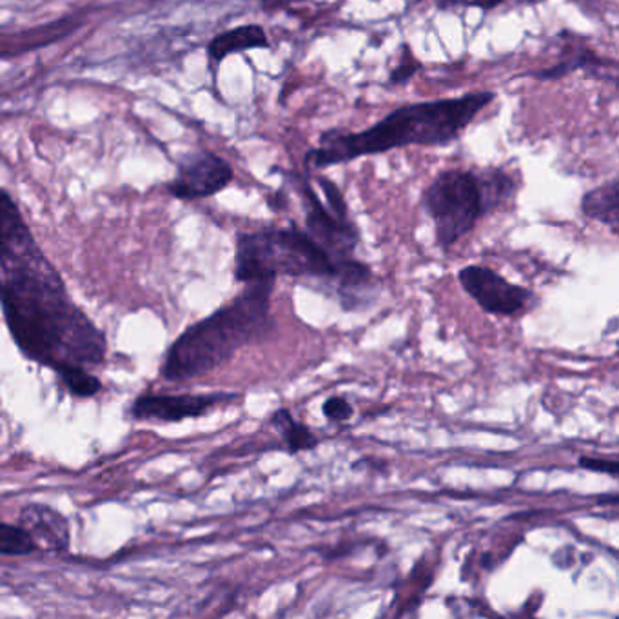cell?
<instances>
[{
    "instance_id": "obj_10",
    "label": "cell",
    "mask_w": 619,
    "mask_h": 619,
    "mask_svg": "<svg viewBox=\"0 0 619 619\" xmlns=\"http://www.w3.org/2000/svg\"><path fill=\"white\" fill-rule=\"evenodd\" d=\"M32 233L22 218L21 211L4 190H0V279L13 266L37 252Z\"/></svg>"
},
{
    "instance_id": "obj_21",
    "label": "cell",
    "mask_w": 619,
    "mask_h": 619,
    "mask_svg": "<svg viewBox=\"0 0 619 619\" xmlns=\"http://www.w3.org/2000/svg\"><path fill=\"white\" fill-rule=\"evenodd\" d=\"M420 68L418 63H413L407 66V64H402L398 69H394L393 77H391V82L393 85H399V82H407V80L416 74V69Z\"/></svg>"
},
{
    "instance_id": "obj_15",
    "label": "cell",
    "mask_w": 619,
    "mask_h": 619,
    "mask_svg": "<svg viewBox=\"0 0 619 619\" xmlns=\"http://www.w3.org/2000/svg\"><path fill=\"white\" fill-rule=\"evenodd\" d=\"M476 175L480 190H482L485 213L496 210L504 204L505 200H509L515 194V180L510 179L509 175L504 173V171L487 169V171Z\"/></svg>"
},
{
    "instance_id": "obj_2",
    "label": "cell",
    "mask_w": 619,
    "mask_h": 619,
    "mask_svg": "<svg viewBox=\"0 0 619 619\" xmlns=\"http://www.w3.org/2000/svg\"><path fill=\"white\" fill-rule=\"evenodd\" d=\"M493 99V93L480 91L458 99L404 105L363 132L326 133L320 146L307 155L305 162L320 169L396 147L447 146L462 135Z\"/></svg>"
},
{
    "instance_id": "obj_3",
    "label": "cell",
    "mask_w": 619,
    "mask_h": 619,
    "mask_svg": "<svg viewBox=\"0 0 619 619\" xmlns=\"http://www.w3.org/2000/svg\"><path fill=\"white\" fill-rule=\"evenodd\" d=\"M247 285L249 288L232 304L190 327L175 341L164 363V379L180 382L207 374L233 358L238 349L269 331V299L274 282Z\"/></svg>"
},
{
    "instance_id": "obj_6",
    "label": "cell",
    "mask_w": 619,
    "mask_h": 619,
    "mask_svg": "<svg viewBox=\"0 0 619 619\" xmlns=\"http://www.w3.org/2000/svg\"><path fill=\"white\" fill-rule=\"evenodd\" d=\"M463 291L488 315L515 316L527 307L530 293L483 266H468L458 274Z\"/></svg>"
},
{
    "instance_id": "obj_8",
    "label": "cell",
    "mask_w": 619,
    "mask_h": 619,
    "mask_svg": "<svg viewBox=\"0 0 619 619\" xmlns=\"http://www.w3.org/2000/svg\"><path fill=\"white\" fill-rule=\"evenodd\" d=\"M233 180V169L213 153L200 151L180 164L169 193L182 200L205 199L224 190Z\"/></svg>"
},
{
    "instance_id": "obj_5",
    "label": "cell",
    "mask_w": 619,
    "mask_h": 619,
    "mask_svg": "<svg viewBox=\"0 0 619 619\" xmlns=\"http://www.w3.org/2000/svg\"><path fill=\"white\" fill-rule=\"evenodd\" d=\"M424 205L435 221L436 238L441 247H451L473 232L485 213L477 175L446 171L438 175L424 194Z\"/></svg>"
},
{
    "instance_id": "obj_9",
    "label": "cell",
    "mask_w": 619,
    "mask_h": 619,
    "mask_svg": "<svg viewBox=\"0 0 619 619\" xmlns=\"http://www.w3.org/2000/svg\"><path fill=\"white\" fill-rule=\"evenodd\" d=\"M235 398V394H146L133 405V415L140 420L180 421L199 418L215 405Z\"/></svg>"
},
{
    "instance_id": "obj_16",
    "label": "cell",
    "mask_w": 619,
    "mask_h": 619,
    "mask_svg": "<svg viewBox=\"0 0 619 619\" xmlns=\"http://www.w3.org/2000/svg\"><path fill=\"white\" fill-rule=\"evenodd\" d=\"M57 373L64 383L68 385L71 393L77 394L80 398H90V396H95L102 389V383L99 379L91 376L90 373H86L82 365H77V363H60L57 365Z\"/></svg>"
},
{
    "instance_id": "obj_18",
    "label": "cell",
    "mask_w": 619,
    "mask_h": 619,
    "mask_svg": "<svg viewBox=\"0 0 619 619\" xmlns=\"http://www.w3.org/2000/svg\"><path fill=\"white\" fill-rule=\"evenodd\" d=\"M322 410H324V416H326L327 420L331 421L349 420L352 416V405L346 398H341V396L327 398Z\"/></svg>"
},
{
    "instance_id": "obj_12",
    "label": "cell",
    "mask_w": 619,
    "mask_h": 619,
    "mask_svg": "<svg viewBox=\"0 0 619 619\" xmlns=\"http://www.w3.org/2000/svg\"><path fill=\"white\" fill-rule=\"evenodd\" d=\"M269 41L262 27L240 26L235 27L232 32L222 33L218 37L213 38L210 44V57L215 63H221L227 55L238 52H247V49L268 48Z\"/></svg>"
},
{
    "instance_id": "obj_7",
    "label": "cell",
    "mask_w": 619,
    "mask_h": 619,
    "mask_svg": "<svg viewBox=\"0 0 619 619\" xmlns=\"http://www.w3.org/2000/svg\"><path fill=\"white\" fill-rule=\"evenodd\" d=\"M304 196L305 226L307 235L335 260L336 263L352 258L357 249L358 232L349 218L336 216L310 184H302Z\"/></svg>"
},
{
    "instance_id": "obj_19",
    "label": "cell",
    "mask_w": 619,
    "mask_h": 619,
    "mask_svg": "<svg viewBox=\"0 0 619 619\" xmlns=\"http://www.w3.org/2000/svg\"><path fill=\"white\" fill-rule=\"evenodd\" d=\"M320 188L326 193L327 207L340 218H349L347 215L346 200L341 196L340 190L333 184L331 180L320 179Z\"/></svg>"
},
{
    "instance_id": "obj_1",
    "label": "cell",
    "mask_w": 619,
    "mask_h": 619,
    "mask_svg": "<svg viewBox=\"0 0 619 619\" xmlns=\"http://www.w3.org/2000/svg\"><path fill=\"white\" fill-rule=\"evenodd\" d=\"M0 304L11 335L33 360L52 368L104 360V335L68 299L63 279L43 252L16 263L0 279Z\"/></svg>"
},
{
    "instance_id": "obj_20",
    "label": "cell",
    "mask_w": 619,
    "mask_h": 619,
    "mask_svg": "<svg viewBox=\"0 0 619 619\" xmlns=\"http://www.w3.org/2000/svg\"><path fill=\"white\" fill-rule=\"evenodd\" d=\"M579 468L594 471V473L609 474L616 477L619 473V463L616 460H607V458H579Z\"/></svg>"
},
{
    "instance_id": "obj_14",
    "label": "cell",
    "mask_w": 619,
    "mask_h": 619,
    "mask_svg": "<svg viewBox=\"0 0 619 619\" xmlns=\"http://www.w3.org/2000/svg\"><path fill=\"white\" fill-rule=\"evenodd\" d=\"M271 426L284 436L289 452L311 451L315 449L316 436L311 432L310 427L294 420L288 409H280L271 416Z\"/></svg>"
},
{
    "instance_id": "obj_17",
    "label": "cell",
    "mask_w": 619,
    "mask_h": 619,
    "mask_svg": "<svg viewBox=\"0 0 619 619\" xmlns=\"http://www.w3.org/2000/svg\"><path fill=\"white\" fill-rule=\"evenodd\" d=\"M37 551V543L21 525L0 524V554L5 556H27Z\"/></svg>"
},
{
    "instance_id": "obj_4",
    "label": "cell",
    "mask_w": 619,
    "mask_h": 619,
    "mask_svg": "<svg viewBox=\"0 0 619 619\" xmlns=\"http://www.w3.org/2000/svg\"><path fill=\"white\" fill-rule=\"evenodd\" d=\"M338 266L305 232L299 229H262L238 237V282H268L280 274L335 279Z\"/></svg>"
},
{
    "instance_id": "obj_13",
    "label": "cell",
    "mask_w": 619,
    "mask_h": 619,
    "mask_svg": "<svg viewBox=\"0 0 619 619\" xmlns=\"http://www.w3.org/2000/svg\"><path fill=\"white\" fill-rule=\"evenodd\" d=\"M583 215L593 221L604 222L612 232H618L619 188L618 180L588 191L582 200Z\"/></svg>"
},
{
    "instance_id": "obj_11",
    "label": "cell",
    "mask_w": 619,
    "mask_h": 619,
    "mask_svg": "<svg viewBox=\"0 0 619 619\" xmlns=\"http://www.w3.org/2000/svg\"><path fill=\"white\" fill-rule=\"evenodd\" d=\"M19 524L32 536L37 547L48 551H66L69 547L68 520L48 505H26L21 510Z\"/></svg>"
}]
</instances>
